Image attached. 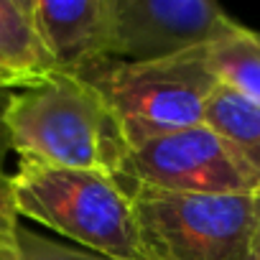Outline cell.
Here are the masks:
<instances>
[{"instance_id": "4fadbf2b", "label": "cell", "mask_w": 260, "mask_h": 260, "mask_svg": "<svg viewBox=\"0 0 260 260\" xmlns=\"http://www.w3.org/2000/svg\"><path fill=\"white\" fill-rule=\"evenodd\" d=\"M6 100H8V94H0V171H3V161H6V156L11 151V138H8V130H6V122H3Z\"/></svg>"}, {"instance_id": "ba28073f", "label": "cell", "mask_w": 260, "mask_h": 260, "mask_svg": "<svg viewBox=\"0 0 260 260\" xmlns=\"http://www.w3.org/2000/svg\"><path fill=\"white\" fill-rule=\"evenodd\" d=\"M0 74L8 89H28L56 74L31 16V0H0Z\"/></svg>"}, {"instance_id": "30bf717a", "label": "cell", "mask_w": 260, "mask_h": 260, "mask_svg": "<svg viewBox=\"0 0 260 260\" xmlns=\"http://www.w3.org/2000/svg\"><path fill=\"white\" fill-rule=\"evenodd\" d=\"M204 125L219 133L242 161L260 176V105L235 94L227 87H217L207 105Z\"/></svg>"}, {"instance_id": "7c38bea8", "label": "cell", "mask_w": 260, "mask_h": 260, "mask_svg": "<svg viewBox=\"0 0 260 260\" xmlns=\"http://www.w3.org/2000/svg\"><path fill=\"white\" fill-rule=\"evenodd\" d=\"M18 227L21 219L13 202V181L6 171H0V260H23Z\"/></svg>"}, {"instance_id": "9a60e30c", "label": "cell", "mask_w": 260, "mask_h": 260, "mask_svg": "<svg viewBox=\"0 0 260 260\" xmlns=\"http://www.w3.org/2000/svg\"><path fill=\"white\" fill-rule=\"evenodd\" d=\"M11 89H8V84H6V79H3V74H0V94H8Z\"/></svg>"}, {"instance_id": "8992f818", "label": "cell", "mask_w": 260, "mask_h": 260, "mask_svg": "<svg viewBox=\"0 0 260 260\" xmlns=\"http://www.w3.org/2000/svg\"><path fill=\"white\" fill-rule=\"evenodd\" d=\"M112 61H153L207 46L235 23L214 0H110Z\"/></svg>"}, {"instance_id": "8fae6325", "label": "cell", "mask_w": 260, "mask_h": 260, "mask_svg": "<svg viewBox=\"0 0 260 260\" xmlns=\"http://www.w3.org/2000/svg\"><path fill=\"white\" fill-rule=\"evenodd\" d=\"M18 245H21L23 260H112V257L89 252L84 247H72V245H61L56 240L41 237L39 232L23 224L18 227Z\"/></svg>"}, {"instance_id": "52a82bcc", "label": "cell", "mask_w": 260, "mask_h": 260, "mask_svg": "<svg viewBox=\"0 0 260 260\" xmlns=\"http://www.w3.org/2000/svg\"><path fill=\"white\" fill-rule=\"evenodd\" d=\"M31 16L56 74L84 79L112 61L110 0H31Z\"/></svg>"}, {"instance_id": "9c48e42d", "label": "cell", "mask_w": 260, "mask_h": 260, "mask_svg": "<svg viewBox=\"0 0 260 260\" xmlns=\"http://www.w3.org/2000/svg\"><path fill=\"white\" fill-rule=\"evenodd\" d=\"M209 67L219 87L260 105V34L242 23L227 26L207 44Z\"/></svg>"}, {"instance_id": "5bb4252c", "label": "cell", "mask_w": 260, "mask_h": 260, "mask_svg": "<svg viewBox=\"0 0 260 260\" xmlns=\"http://www.w3.org/2000/svg\"><path fill=\"white\" fill-rule=\"evenodd\" d=\"M252 260H260V191H257V224L252 237Z\"/></svg>"}, {"instance_id": "3957f363", "label": "cell", "mask_w": 260, "mask_h": 260, "mask_svg": "<svg viewBox=\"0 0 260 260\" xmlns=\"http://www.w3.org/2000/svg\"><path fill=\"white\" fill-rule=\"evenodd\" d=\"M84 82L105 97L130 148L202 125L219 87L207 46L153 61H110Z\"/></svg>"}, {"instance_id": "5b68a950", "label": "cell", "mask_w": 260, "mask_h": 260, "mask_svg": "<svg viewBox=\"0 0 260 260\" xmlns=\"http://www.w3.org/2000/svg\"><path fill=\"white\" fill-rule=\"evenodd\" d=\"M122 186L186 194H257L260 176L209 125H194L130 148L117 176Z\"/></svg>"}, {"instance_id": "7a4b0ae2", "label": "cell", "mask_w": 260, "mask_h": 260, "mask_svg": "<svg viewBox=\"0 0 260 260\" xmlns=\"http://www.w3.org/2000/svg\"><path fill=\"white\" fill-rule=\"evenodd\" d=\"M11 181L18 217L41 222L89 252L146 260L133 199L115 176L18 158Z\"/></svg>"}, {"instance_id": "6da1fadb", "label": "cell", "mask_w": 260, "mask_h": 260, "mask_svg": "<svg viewBox=\"0 0 260 260\" xmlns=\"http://www.w3.org/2000/svg\"><path fill=\"white\" fill-rule=\"evenodd\" d=\"M3 122L23 161L117 176L130 153L115 112L84 79L54 74L8 94Z\"/></svg>"}, {"instance_id": "277c9868", "label": "cell", "mask_w": 260, "mask_h": 260, "mask_svg": "<svg viewBox=\"0 0 260 260\" xmlns=\"http://www.w3.org/2000/svg\"><path fill=\"white\" fill-rule=\"evenodd\" d=\"M146 260H252L257 194L125 186Z\"/></svg>"}]
</instances>
